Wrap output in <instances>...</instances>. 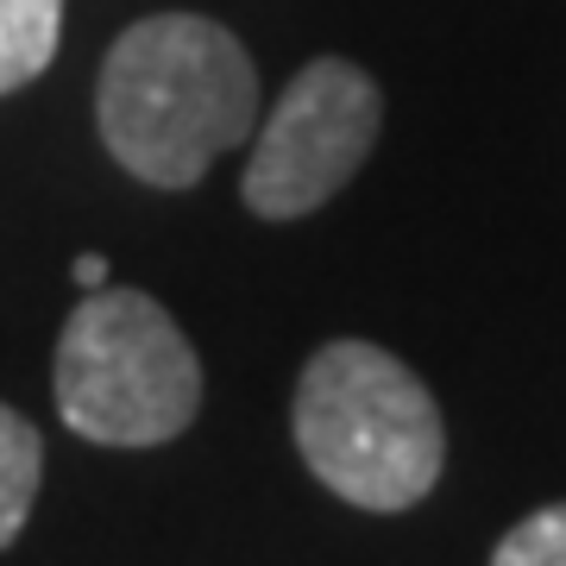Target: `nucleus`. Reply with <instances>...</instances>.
<instances>
[{
    "label": "nucleus",
    "mask_w": 566,
    "mask_h": 566,
    "mask_svg": "<svg viewBox=\"0 0 566 566\" xmlns=\"http://www.w3.org/2000/svg\"><path fill=\"white\" fill-rule=\"evenodd\" d=\"M95 126L126 177L189 189L259 126V70L221 20L151 13L107 51Z\"/></svg>",
    "instance_id": "f257e3e1"
},
{
    "label": "nucleus",
    "mask_w": 566,
    "mask_h": 566,
    "mask_svg": "<svg viewBox=\"0 0 566 566\" xmlns=\"http://www.w3.org/2000/svg\"><path fill=\"white\" fill-rule=\"evenodd\" d=\"M57 409L95 447H164L202 409V359L177 315L126 283L82 290L57 334Z\"/></svg>",
    "instance_id": "7ed1b4c3"
},
{
    "label": "nucleus",
    "mask_w": 566,
    "mask_h": 566,
    "mask_svg": "<svg viewBox=\"0 0 566 566\" xmlns=\"http://www.w3.org/2000/svg\"><path fill=\"white\" fill-rule=\"evenodd\" d=\"M296 453L334 497L378 516L422 504L447 465L428 385L371 340H327L296 378Z\"/></svg>",
    "instance_id": "f03ea898"
},
{
    "label": "nucleus",
    "mask_w": 566,
    "mask_h": 566,
    "mask_svg": "<svg viewBox=\"0 0 566 566\" xmlns=\"http://www.w3.org/2000/svg\"><path fill=\"white\" fill-rule=\"evenodd\" d=\"M385 126V95L346 57H315L303 63L283 88L264 133L245 158L240 196L259 221H303L322 202H334L353 170L371 158Z\"/></svg>",
    "instance_id": "20e7f679"
},
{
    "label": "nucleus",
    "mask_w": 566,
    "mask_h": 566,
    "mask_svg": "<svg viewBox=\"0 0 566 566\" xmlns=\"http://www.w3.org/2000/svg\"><path fill=\"white\" fill-rule=\"evenodd\" d=\"M63 0H0V95H13L57 57Z\"/></svg>",
    "instance_id": "39448f33"
},
{
    "label": "nucleus",
    "mask_w": 566,
    "mask_h": 566,
    "mask_svg": "<svg viewBox=\"0 0 566 566\" xmlns=\"http://www.w3.org/2000/svg\"><path fill=\"white\" fill-rule=\"evenodd\" d=\"M76 283H82V290H102V283H107V259H102V252H82V259H76Z\"/></svg>",
    "instance_id": "6e6552de"
},
{
    "label": "nucleus",
    "mask_w": 566,
    "mask_h": 566,
    "mask_svg": "<svg viewBox=\"0 0 566 566\" xmlns=\"http://www.w3.org/2000/svg\"><path fill=\"white\" fill-rule=\"evenodd\" d=\"M39 479H44V441H39V428L25 422L13 403H0V547L25 528L32 497H39Z\"/></svg>",
    "instance_id": "423d86ee"
},
{
    "label": "nucleus",
    "mask_w": 566,
    "mask_h": 566,
    "mask_svg": "<svg viewBox=\"0 0 566 566\" xmlns=\"http://www.w3.org/2000/svg\"><path fill=\"white\" fill-rule=\"evenodd\" d=\"M491 566H566V504H547L510 528Z\"/></svg>",
    "instance_id": "0eeeda50"
}]
</instances>
